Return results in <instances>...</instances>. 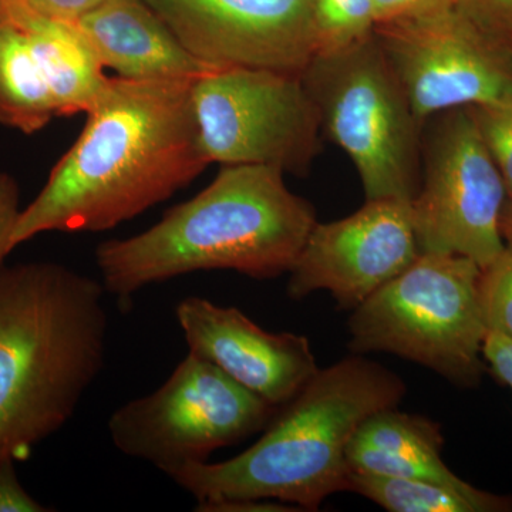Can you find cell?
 Wrapping results in <instances>:
<instances>
[{
    "instance_id": "cell-24",
    "label": "cell",
    "mask_w": 512,
    "mask_h": 512,
    "mask_svg": "<svg viewBox=\"0 0 512 512\" xmlns=\"http://www.w3.org/2000/svg\"><path fill=\"white\" fill-rule=\"evenodd\" d=\"M15 466L12 461L0 464V512L52 511L36 501L20 484Z\"/></svg>"
},
{
    "instance_id": "cell-3",
    "label": "cell",
    "mask_w": 512,
    "mask_h": 512,
    "mask_svg": "<svg viewBox=\"0 0 512 512\" xmlns=\"http://www.w3.org/2000/svg\"><path fill=\"white\" fill-rule=\"evenodd\" d=\"M103 285L55 262L0 269V464L29 460L103 372Z\"/></svg>"
},
{
    "instance_id": "cell-26",
    "label": "cell",
    "mask_w": 512,
    "mask_h": 512,
    "mask_svg": "<svg viewBox=\"0 0 512 512\" xmlns=\"http://www.w3.org/2000/svg\"><path fill=\"white\" fill-rule=\"evenodd\" d=\"M483 355L493 375L512 390V340L500 333L487 332Z\"/></svg>"
},
{
    "instance_id": "cell-1",
    "label": "cell",
    "mask_w": 512,
    "mask_h": 512,
    "mask_svg": "<svg viewBox=\"0 0 512 512\" xmlns=\"http://www.w3.org/2000/svg\"><path fill=\"white\" fill-rule=\"evenodd\" d=\"M194 80L110 77L82 134L22 208L12 247L47 232H103L170 200L207 170Z\"/></svg>"
},
{
    "instance_id": "cell-2",
    "label": "cell",
    "mask_w": 512,
    "mask_h": 512,
    "mask_svg": "<svg viewBox=\"0 0 512 512\" xmlns=\"http://www.w3.org/2000/svg\"><path fill=\"white\" fill-rule=\"evenodd\" d=\"M316 211L269 165H221L204 190L153 227L101 242L96 265L104 291L127 311L136 293L194 272L235 271L258 281L289 274Z\"/></svg>"
},
{
    "instance_id": "cell-10",
    "label": "cell",
    "mask_w": 512,
    "mask_h": 512,
    "mask_svg": "<svg viewBox=\"0 0 512 512\" xmlns=\"http://www.w3.org/2000/svg\"><path fill=\"white\" fill-rule=\"evenodd\" d=\"M373 35L423 126L444 111L512 101V45L456 5L376 25Z\"/></svg>"
},
{
    "instance_id": "cell-12",
    "label": "cell",
    "mask_w": 512,
    "mask_h": 512,
    "mask_svg": "<svg viewBox=\"0 0 512 512\" xmlns=\"http://www.w3.org/2000/svg\"><path fill=\"white\" fill-rule=\"evenodd\" d=\"M419 255L412 202L366 201L342 220L316 222L289 271L286 292L298 301L326 291L343 309H355Z\"/></svg>"
},
{
    "instance_id": "cell-11",
    "label": "cell",
    "mask_w": 512,
    "mask_h": 512,
    "mask_svg": "<svg viewBox=\"0 0 512 512\" xmlns=\"http://www.w3.org/2000/svg\"><path fill=\"white\" fill-rule=\"evenodd\" d=\"M207 69L302 74L313 56V0H146Z\"/></svg>"
},
{
    "instance_id": "cell-6",
    "label": "cell",
    "mask_w": 512,
    "mask_h": 512,
    "mask_svg": "<svg viewBox=\"0 0 512 512\" xmlns=\"http://www.w3.org/2000/svg\"><path fill=\"white\" fill-rule=\"evenodd\" d=\"M302 80L318 107L322 133L355 165L366 201L412 202L420 185L424 126L375 35L313 56Z\"/></svg>"
},
{
    "instance_id": "cell-7",
    "label": "cell",
    "mask_w": 512,
    "mask_h": 512,
    "mask_svg": "<svg viewBox=\"0 0 512 512\" xmlns=\"http://www.w3.org/2000/svg\"><path fill=\"white\" fill-rule=\"evenodd\" d=\"M278 407L188 352L157 390L119 407L107 421L111 443L124 456L167 474L204 463L271 423Z\"/></svg>"
},
{
    "instance_id": "cell-16",
    "label": "cell",
    "mask_w": 512,
    "mask_h": 512,
    "mask_svg": "<svg viewBox=\"0 0 512 512\" xmlns=\"http://www.w3.org/2000/svg\"><path fill=\"white\" fill-rule=\"evenodd\" d=\"M443 434L426 417L383 409L367 417L348 447L352 473L463 484L444 463Z\"/></svg>"
},
{
    "instance_id": "cell-20",
    "label": "cell",
    "mask_w": 512,
    "mask_h": 512,
    "mask_svg": "<svg viewBox=\"0 0 512 512\" xmlns=\"http://www.w3.org/2000/svg\"><path fill=\"white\" fill-rule=\"evenodd\" d=\"M478 295L488 332L512 340V244L481 269Z\"/></svg>"
},
{
    "instance_id": "cell-23",
    "label": "cell",
    "mask_w": 512,
    "mask_h": 512,
    "mask_svg": "<svg viewBox=\"0 0 512 512\" xmlns=\"http://www.w3.org/2000/svg\"><path fill=\"white\" fill-rule=\"evenodd\" d=\"M19 184L10 174L0 173V269L13 251L12 235L20 215Z\"/></svg>"
},
{
    "instance_id": "cell-13",
    "label": "cell",
    "mask_w": 512,
    "mask_h": 512,
    "mask_svg": "<svg viewBox=\"0 0 512 512\" xmlns=\"http://www.w3.org/2000/svg\"><path fill=\"white\" fill-rule=\"evenodd\" d=\"M175 318L188 352L278 409L319 370L306 336L266 332L232 306L188 296L175 306Z\"/></svg>"
},
{
    "instance_id": "cell-17",
    "label": "cell",
    "mask_w": 512,
    "mask_h": 512,
    "mask_svg": "<svg viewBox=\"0 0 512 512\" xmlns=\"http://www.w3.org/2000/svg\"><path fill=\"white\" fill-rule=\"evenodd\" d=\"M55 117V101L25 33L0 16V124L30 136Z\"/></svg>"
},
{
    "instance_id": "cell-19",
    "label": "cell",
    "mask_w": 512,
    "mask_h": 512,
    "mask_svg": "<svg viewBox=\"0 0 512 512\" xmlns=\"http://www.w3.org/2000/svg\"><path fill=\"white\" fill-rule=\"evenodd\" d=\"M375 28L373 0H313L315 56L355 46L372 37Z\"/></svg>"
},
{
    "instance_id": "cell-21",
    "label": "cell",
    "mask_w": 512,
    "mask_h": 512,
    "mask_svg": "<svg viewBox=\"0 0 512 512\" xmlns=\"http://www.w3.org/2000/svg\"><path fill=\"white\" fill-rule=\"evenodd\" d=\"M512 198V101L468 107Z\"/></svg>"
},
{
    "instance_id": "cell-9",
    "label": "cell",
    "mask_w": 512,
    "mask_h": 512,
    "mask_svg": "<svg viewBox=\"0 0 512 512\" xmlns=\"http://www.w3.org/2000/svg\"><path fill=\"white\" fill-rule=\"evenodd\" d=\"M503 177L468 107L424 124L419 190L412 201L420 252L460 255L481 269L505 247Z\"/></svg>"
},
{
    "instance_id": "cell-5",
    "label": "cell",
    "mask_w": 512,
    "mask_h": 512,
    "mask_svg": "<svg viewBox=\"0 0 512 512\" xmlns=\"http://www.w3.org/2000/svg\"><path fill=\"white\" fill-rule=\"evenodd\" d=\"M481 268L460 255L420 252L412 265L353 309L350 350L392 353L458 386L480 383L487 326Z\"/></svg>"
},
{
    "instance_id": "cell-8",
    "label": "cell",
    "mask_w": 512,
    "mask_h": 512,
    "mask_svg": "<svg viewBox=\"0 0 512 512\" xmlns=\"http://www.w3.org/2000/svg\"><path fill=\"white\" fill-rule=\"evenodd\" d=\"M191 94L211 164L269 165L305 177L322 151L318 107L302 74L208 70L192 82Z\"/></svg>"
},
{
    "instance_id": "cell-15",
    "label": "cell",
    "mask_w": 512,
    "mask_h": 512,
    "mask_svg": "<svg viewBox=\"0 0 512 512\" xmlns=\"http://www.w3.org/2000/svg\"><path fill=\"white\" fill-rule=\"evenodd\" d=\"M0 16L25 33L52 93L57 117L86 114L92 109L110 76L77 23L47 18L22 0H0Z\"/></svg>"
},
{
    "instance_id": "cell-4",
    "label": "cell",
    "mask_w": 512,
    "mask_h": 512,
    "mask_svg": "<svg viewBox=\"0 0 512 512\" xmlns=\"http://www.w3.org/2000/svg\"><path fill=\"white\" fill-rule=\"evenodd\" d=\"M396 373L355 356L318 370L284 404L261 439L220 463L188 464L170 478L197 500V511L229 501H278L315 511L349 491L348 447L360 424L402 402Z\"/></svg>"
},
{
    "instance_id": "cell-14",
    "label": "cell",
    "mask_w": 512,
    "mask_h": 512,
    "mask_svg": "<svg viewBox=\"0 0 512 512\" xmlns=\"http://www.w3.org/2000/svg\"><path fill=\"white\" fill-rule=\"evenodd\" d=\"M104 69L128 80H195L208 72L146 0H104L77 22Z\"/></svg>"
},
{
    "instance_id": "cell-28",
    "label": "cell",
    "mask_w": 512,
    "mask_h": 512,
    "mask_svg": "<svg viewBox=\"0 0 512 512\" xmlns=\"http://www.w3.org/2000/svg\"><path fill=\"white\" fill-rule=\"evenodd\" d=\"M501 234L505 244H512V198L505 202L503 215H501Z\"/></svg>"
},
{
    "instance_id": "cell-22",
    "label": "cell",
    "mask_w": 512,
    "mask_h": 512,
    "mask_svg": "<svg viewBox=\"0 0 512 512\" xmlns=\"http://www.w3.org/2000/svg\"><path fill=\"white\" fill-rule=\"evenodd\" d=\"M454 3L478 28L512 45V0H454Z\"/></svg>"
},
{
    "instance_id": "cell-25",
    "label": "cell",
    "mask_w": 512,
    "mask_h": 512,
    "mask_svg": "<svg viewBox=\"0 0 512 512\" xmlns=\"http://www.w3.org/2000/svg\"><path fill=\"white\" fill-rule=\"evenodd\" d=\"M456 5L454 0H373L376 25L412 19Z\"/></svg>"
},
{
    "instance_id": "cell-18",
    "label": "cell",
    "mask_w": 512,
    "mask_h": 512,
    "mask_svg": "<svg viewBox=\"0 0 512 512\" xmlns=\"http://www.w3.org/2000/svg\"><path fill=\"white\" fill-rule=\"evenodd\" d=\"M349 491L363 495L390 512L512 511V497L487 493L468 483L444 484L352 473Z\"/></svg>"
},
{
    "instance_id": "cell-27",
    "label": "cell",
    "mask_w": 512,
    "mask_h": 512,
    "mask_svg": "<svg viewBox=\"0 0 512 512\" xmlns=\"http://www.w3.org/2000/svg\"><path fill=\"white\" fill-rule=\"evenodd\" d=\"M22 2L47 18L77 23L104 0H22Z\"/></svg>"
}]
</instances>
